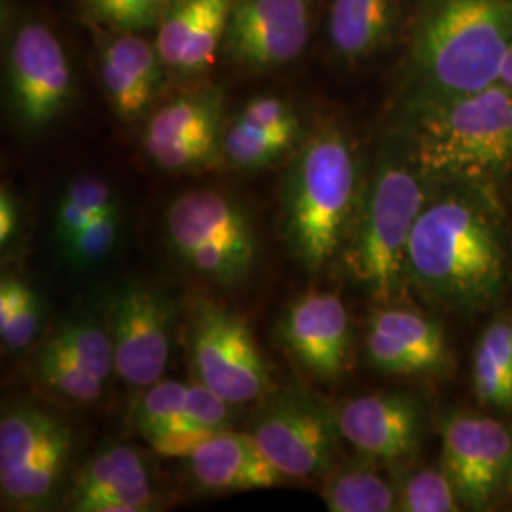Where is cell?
I'll return each instance as SVG.
<instances>
[{
  "label": "cell",
  "mask_w": 512,
  "mask_h": 512,
  "mask_svg": "<svg viewBox=\"0 0 512 512\" xmlns=\"http://www.w3.org/2000/svg\"><path fill=\"white\" fill-rule=\"evenodd\" d=\"M232 408L234 404L224 401L215 391L196 382L188 385L186 397H184V420L196 429L220 433L230 429L232 425Z\"/></svg>",
  "instance_id": "33"
},
{
  "label": "cell",
  "mask_w": 512,
  "mask_h": 512,
  "mask_svg": "<svg viewBox=\"0 0 512 512\" xmlns=\"http://www.w3.org/2000/svg\"><path fill=\"white\" fill-rule=\"evenodd\" d=\"M207 0H171L164 18L158 25L156 48L165 69H181L190 38L196 33Z\"/></svg>",
  "instance_id": "31"
},
{
  "label": "cell",
  "mask_w": 512,
  "mask_h": 512,
  "mask_svg": "<svg viewBox=\"0 0 512 512\" xmlns=\"http://www.w3.org/2000/svg\"><path fill=\"white\" fill-rule=\"evenodd\" d=\"M442 467L461 505L484 511L509 486L512 431L503 421L471 412L450 414L440 425Z\"/></svg>",
  "instance_id": "11"
},
{
  "label": "cell",
  "mask_w": 512,
  "mask_h": 512,
  "mask_svg": "<svg viewBox=\"0 0 512 512\" xmlns=\"http://www.w3.org/2000/svg\"><path fill=\"white\" fill-rule=\"evenodd\" d=\"M10 99L19 122L40 129L54 122L74 92L71 61L54 31L31 21L21 25L8 54Z\"/></svg>",
  "instance_id": "13"
},
{
  "label": "cell",
  "mask_w": 512,
  "mask_h": 512,
  "mask_svg": "<svg viewBox=\"0 0 512 512\" xmlns=\"http://www.w3.org/2000/svg\"><path fill=\"white\" fill-rule=\"evenodd\" d=\"M503 86H507L509 90H512V44L507 59H505V65H503V73H501V80H499Z\"/></svg>",
  "instance_id": "38"
},
{
  "label": "cell",
  "mask_w": 512,
  "mask_h": 512,
  "mask_svg": "<svg viewBox=\"0 0 512 512\" xmlns=\"http://www.w3.org/2000/svg\"><path fill=\"white\" fill-rule=\"evenodd\" d=\"M224 95L203 88L165 103L148 118L145 148L167 173H194L224 158Z\"/></svg>",
  "instance_id": "12"
},
{
  "label": "cell",
  "mask_w": 512,
  "mask_h": 512,
  "mask_svg": "<svg viewBox=\"0 0 512 512\" xmlns=\"http://www.w3.org/2000/svg\"><path fill=\"white\" fill-rule=\"evenodd\" d=\"M236 120L243 126L266 131L300 124L293 107L279 97H256L243 107Z\"/></svg>",
  "instance_id": "34"
},
{
  "label": "cell",
  "mask_w": 512,
  "mask_h": 512,
  "mask_svg": "<svg viewBox=\"0 0 512 512\" xmlns=\"http://www.w3.org/2000/svg\"><path fill=\"white\" fill-rule=\"evenodd\" d=\"M509 488L512 490V471H511V478H509Z\"/></svg>",
  "instance_id": "39"
},
{
  "label": "cell",
  "mask_w": 512,
  "mask_h": 512,
  "mask_svg": "<svg viewBox=\"0 0 512 512\" xmlns=\"http://www.w3.org/2000/svg\"><path fill=\"white\" fill-rule=\"evenodd\" d=\"M300 124L279 129H256L234 120L224 133V158L243 171H258L275 164L294 147Z\"/></svg>",
  "instance_id": "25"
},
{
  "label": "cell",
  "mask_w": 512,
  "mask_h": 512,
  "mask_svg": "<svg viewBox=\"0 0 512 512\" xmlns=\"http://www.w3.org/2000/svg\"><path fill=\"white\" fill-rule=\"evenodd\" d=\"M359 171L348 135L321 124L302 143L283 183V234L310 272H321L342 245L355 211Z\"/></svg>",
  "instance_id": "4"
},
{
  "label": "cell",
  "mask_w": 512,
  "mask_h": 512,
  "mask_svg": "<svg viewBox=\"0 0 512 512\" xmlns=\"http://www.w3.org/2000/svg\"><path fill=\"white\" fill-rule=\"evenodd\" d=\"M397 131L431 186L497 190L512 171V90L497 82L450 99L403 101Z\"/></svg>",
  "instance_id": "2"
},
{
  "label": "cell",
  "mask_w": 512,
  "mask_h": 512,
  "mask_svg": "<svg viewBox=\"0 0 512 512\" xmlns=\"http://www.w3.org/2000/svg\"><path fill=\"white\" fill-rule=\"evenodd\" d=\"M177 304L160 289L128 281L107 304V327L114 348L116 374L139 389L164 376L171 353Z\"/></svg>",
  "instance_id": "10"
},
{
  "label": "cell",
  "mask_w": 512,
  "mask_h": 512,
  "mask_svg": "<svg viewBox=\"0 0 512 512\" xmlns=\"http://www.w3.org/2000/svg\"><path fill=\"white\" fill-rule=\"evenodd\" d=\"M156 505L147 458L128 444L110 446L90 459L71 492V511L143 512Z\"/></svg>",
  "instance_id": "18"
},
{
  "label": "cell",
  "mask_w": 512,
  "mask_h": 512,
  "mask_svg": "<svg viewBox=\"0 0 512 512\" xmlns=\"http://www.w3.org/2000/svg\"><path fill=\"white\" fill-rule=\"evenodd\" d=\"M427 186L403 133L391 131L378 150L349 249L351 272L378 302L403 291L408 241L429 202Z\"/></svg>",
  "instance_id": "5"
},
{
  "label": "cell",
  "mask_w": 512,
  "mask_h": 512,
  "mask_svg": "<svg viewBox=\"0 0 512 512\" xmlns=\"http://www.w3.org/2000/svg\"><path fill=\"white\" fill-rule=\"evenodd\" d=\"M73 452L69 423L33 404H12L0 418L4 501L38 509L54 499Z\"/></svg>",
  "instance_id": "8"
},
{
  "label": "cell",
  "mask_w": 512,
  "mask_h": 512,
  "mask_svg": "<svg viewBox=\"0 0 512 512\" xmlns=\"http://www.w3.org/2000/svg\"><path fill=\"white\" fill-rule=\"evenodd\" d=\"M336 414L300 391L270 397L253 421L251 435L285 478L308 480L327 473L338 442Z\"/></svg>",
  "instance_id": "9"
},
{
  "label": "cell",
  "mask_w": 512,
  "mask_h": 512,
  "mask_svg": "<svg viewBox=\"0 0 512 512\" xmlns=\"http://www.w3.org/2000/svg\"><path fill=\"white\" fill-rule=\"evenodd\" d=\"M401 19V0H332L330 46L346 63L366 61L393 42Z\"/></svg>",
  "instance_id": "20"
},
{
  "label": "cell",
  "mask_w": 512,
  "mask_h": 512,
  "mask_svg": "<svg viewBox=\"0 0 512 512\" xmlns=\"http://www.w3.org/2000/svg\"><path fill=\"white\" fill-rule=\"evenodd\" d=\"M321 495L330 512L397 511V488L366 465L334 471L325 478Z\"/></svg>",
  "instance_id": "23"
},
{
  "label": "cell",
  "mask_w": 512,
  "mask_h": 512,
  "mask_svg": "<svg viewBox=\"0 0 512 512\" xmlns=\"http://www.w3.org/2000/svg\"><path fill=\"white\" fill-rule=\"evenodd\" d=\"M84 6L95 21L126 31L129 0H84Z\"/></svg>",
  "instance_id": "36"
},
{
  "label": "cell",
  "mask_w": 512,
  "mask_h": 512,
  "mask_svg": "<svg viewBox=\"0 0 512 512\" xmlns=\"http://www.w3.org/2000/svg\"><path fill=\"white\" fill-rule=\"evenodd\" d=\"M365 344L368 363L389 376L435 374L450 361L439 323L404 308L376 311L370 317Z\"/></svg>",
  "instance_id": "17"
},
{
  "label": "cell",
  "mask_w": 512,
  "mask_h": 512,
  "mask_svg": "<svg viewBox=\"0 0 512 512\" xmlns=\"http://www.w3.org/2000/svg\"><path fill=\"white\" fill-rule=\"evenodd\" d=\"M33 368L40 384L74 403H95L103 395L107 384L48 340L38 349Z\"/></svg>",
  "instance_id": "27"
},
{
  "label": "cell",
  "mask_w": 512,
  "mask_h": 512,
  "mask_svg": "<svg viewBox=\"0 0 512 512\" xmlns=\"http://www.w3.org/2000/svg\"><path fill=\"white\" fill-rule=\"evenodd\" d=\"M461 499L444 467H425L408 476L397 488V511L456 512Z\"/></svg>",
  "instance_id": "28"
},
{
  "label": "cell",
  "mask_w": 512,
  "mask_h": 512,
  "mask_svg": "<svg viewBox=\"0 0 512 512\" xmlns=\"http://www.w3.org/2000/svg\"><path fill=\"white\" fill-rule=\"evenodd\" d=\"M188 357L196 382L234 406L256 403L274 389L270 366L264 361L247 321L215 302L192 306L186 329Z\"/></svg>",
  "instance_id": "7"
},
{
  "label": "cell",
  "mask_w": 512,
  "mask_h": 512,
  "mask_svg": "<svg viewBox=\"0 0 512 512\" xmlns=\"http://www.w3.org/2000/svg\"><path fill=\"white\" fill-rule=\"evenodd\" d=\"M310 16V0H234L224 50L249 71L289 65L308 46Z\"/></svg>",
  "instance_id": "14"
},
{
  "label": "cell",
  "mask_w": 512,
  "mask_h": 512,
  "mask_svg": "<svg viewBox=\"0 0 512 512\" xmlns=\"http://www.w3.org/2000/svg\"><path fill=\"white\" fill-rule=\"evenodd\" d=\"M120 220V207L93 219L80 232V236L63 251L65 260L78 270L93 268L105 262L114 251L120 236Z\"/></svg>",
  "instance_id": "32"
},
{
  "label": "cell",
  "mask_w": 512,
  "mask_h": 512,
  "mask_svg": "<svg viewBox=\"0 0 512 512\" xmlns=\"http://www.w3.org/2000/svg\"><path fill=\"white\" fill-rule=\"evenodd\" d=\"M186 459L192 478L211 492L268 490L285 482L251 433L220 431Z\"/></svg>",
  "instance_id": "19"
},
{
  "label": "cell",
  "mask_w": 512,
  "mask_h": 512,
  "mask_svg": "<svg viewBox=\"0 0 512 512\" xmlns=\"http://www.w3.org/2000/svg\"><path fill=\"white\" fill-rule=\"evenodd\" d=\"M279 338L294 359L321 380H336L348 370L351 321L336 294L310 293L294 300L279 323Z\"/></svg>",
  "instance_id": "16"
},
{
  "label": "cell",
  "mask_w": 512,
  "mask_h": 512,
  "mask_svg": "<svg viewBox=\"0 0 512 512\" xmlns=\"http://www.w3.org/2000/svg\"><path fill=\"white\" fill-rule=\"evenodd\" d=\"M116 190L103 177L78 175L61 192L54 211V238L61 253L99 215L118 209Z\"/></svg>",
  "instance_id": "22"
},
{
  "label": "cell",
  "mask_w": 512,
  "mask_h": 512,
  "mask_svg": "<svg viewBox=\"0 0 512 512\" xmlns=\"http://www.w3.org/2000/svg\"><path fill=\"white\" fill-rule=\"evenodd\" d=\"M406 277L425 298L463 315L494 308L509 283V251L497 190L439 184L416 222Z\"/></svg>",
  "instance_id": "1"
},
{
  "label": "cell",
  "mask_w": 512,
  "mask_h": 512,
  "mask_svg": "<svg viewBox=\"0 0 512 512\" xmlns=\"http://www.w3.org/2000/svg\"><path fill=\"white\" fill-rule=\"evenodd\" d=\"M512 44V0H420L404 101L482 92L501 80Z\"/></svg>",
  "instance_id": "3"
},
{
  "label": "cell",
  "mask_w": 512,
  "mask_h": 512,
  "mask_svg": "<svg viewBox=\"0 0 512 512\" xmlns=\"http://www.w3.org/2000/svg\"><path fill=\"white\" fill-rule=\"evenodd\" d=\"M186 389L188 385L177 380H158L145 389L131 412V425L148 444L158 439L183 412Z\"/></svg>",
  "instance_id": "29"
},
{
  "label": "cell",
  "mask_w": 512,
  "mask_h": 512,
  "mask_svg": "<svg viewBox=\"0 0 512 512\" xmlns=\"http://www.w3.org/2000/svg\"><path fill=\"white\" fill-rule=\"evenodd\" d=\"M476 399L499 412L512 410V321L497 319L482 332L473 357Z\"/></svg>",
  "instance_id": "21"
},
{
  "label": "cell",
  "mask_w": 512,
  "mask_h": 512,
  "mask_svg": "<svg viewBox=\"0 0 512 512\" xmlns=\"http://www.w3.org/2000/svg\"><path fill=\"white\" fill-rule=\"evenodd\" d=\"M44 308L35 289L12 275L0 283V338L12 353L29 348L42 327Z\"/></svg>",
  "instance_id": "24"
},
{
  "label": "cell",
  "mask_w": 512,
  "mask_h": 512,
  "mask_svg": "<svg viewBox=\"0 0 512 512\" xmlns=\"http://www.w3.org/2000/svg\"><path fill=\"white\" fill-rule=\"evenodd\" d=\"M55 348L61 349L95 378L107 382L114 370V348L109 327L90 315L67 321L50 336Z\"/></svg>",
  "instance_id": "26"
},
{
  "label": "cell",
  "mask_w": 512,
  "mask_h": 512,
  "mask_svg": "<svg viewBox=\"0 0 512 512\" xmlns=\"http://www.w3.org/2000/svg\"><path fill=\"white\" fill-rule=\"evenodd\" d=\"M171 0H129L126 31L133 33L139 29H148L160 25Z\"/></svg>",
  "instance_id": "35"
},
{
  "label": "cell",
  "mask_w": 512,
  "mask_h": 512,
  "mask_svg": "<svg viewBox=\"0 0 512 512\" xmlns=\"http://www.w3.org/2000/svg\"><path fill=\"white\" fill-rule=\"evenodd\" d=\"M165 236L190 272L220 287H238L255 268L251 217L222 190H190L175 198L165 213Z\"/></svg>",
  "instance_id": "6"
},
{
  "label": "cell",
  "mask_w": 512,
  "mask_h": 512,
  "mask_svg": "<svg viewBox=\"0 0 512 512\" xmlns=\"http://www.w3.org/2000/svg\"><path fill=\"white\" fill-rule=\"evenodd\" d=\"M340 435L366 459L403 461L423 440L421 404L406 393H372L344 404L336 412Z\"/></svg>",
  "instance_id": "15"
},
{
  "label": "cell",
  "mask_w": 512,
  "mask_h": 512,
  "mask_svg": "<svg viewBox=\"0 0 512 512\" xmlns=\"http://www.w3.org/2000/svg\"><path fill=\"white\" fill-rule=\"evenodd\" d=\"M19 213L8 186L0 188V247L6 249L18 234Z\"/></svg>",
  "instance_id": "37"
},
{
  "label": "cell",
  "mask_w": 512,
  "mask_h": 512,
  "mask_svg": "<svg viewBox=\"0 0 512 512\" xmlns=\"http://www.w3.org/2000/svg\"><path fill=\"white\" fill-rule=\"evenodd\" d=\"M99 50L109 52L116 61H120L129 73L133 74L139 86L152 99H156L162 88V71L165 67L156 44L152 46L145 38L137 37L129 31H122L118 35L101 37Z\"/></svg>",
  "instance_id": "30"
}]
</instances>
